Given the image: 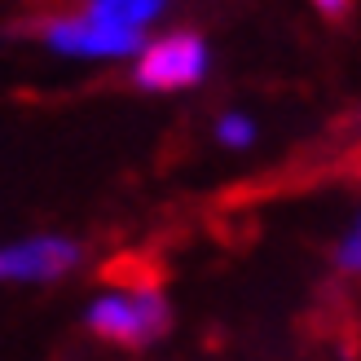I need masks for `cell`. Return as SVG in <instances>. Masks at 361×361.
Instances as JSON below:
<instances>
[{"label":"cell","instance_id":"obj_1","mask_svg":"<svg viewBox=\"0 0 361 361\" xmlns=\"http://www.w3.org/2000/svg\"><path fill=\"white\" fill-rule=\"evenodd\" d=\"M84 326L97 339H111L119 348H150L172 326V304L150 282L106 286V291L93 295V304L84 309Z\"/></svg>","mask_w":361,"mask_h":361},{"label":"cell","instance_id":"obj_2","mask_svg":"<svg viewBox=\"0 0 361 361\" xmlns=\"http://www.w3.org/2000/svg\"><path fill=\"white\" fill-rule=\"evenodd\" d=\"M35 40L58 58H75V62H123L133 58L146 40V31L119 27L111 18H102L93 9H75V13H49L35 23Z\"/></svg>","mask_w":361,"mask_h":361},{"label":"cell","instance_id":"obj_3","mask_svg":"<svg viewBox=\"0 0 361 361\" xmlns=\"http://www.w3.org/2000/svg\"><path fill=\"white\" fill-rule=\"evenodd\" d=\"M212 71V49L198 31H164L146 35L141 49L133 53V84L141 93H185L198 88Z\"/></svg>","mask_w":361,"mask_h":361},{"label":"cell","instance_id":"obj_4","mask_svg":"<svg viewBox=\"0 0 361 361\" xmlns=\"http://www.w3.org/2000/svg\"><path fill=\"white\" fill-rule=\"evenodd\" d=\"M80 264V243L62 233H31L0 247V282L9 286H49Z\"/></svg>","mask_w":361,"mask_h":361},{"label":"cell","instance_id":"obj_5","mask_svg":"<svg viewBox=\"0 0 361 361\" xmlns=\"http://www.w3.org/2000/svg\"><path fill=\"white\" fill-rule=\"evenodd\" d=\"M168 5L172 0H84V9L111 18L119 27H133V31H150L168 13Z\"/></svg>","mask_w":361,"mask_h":361},{"label":"cell","instance_id":"obj_6","mask_svg":"<svg viewBox=\"0 0 361 361\" xmlns=\"http://www.w3.org/2000/svg\"><path fill=\"white\" fill-rule=\"evenodd\" d=\"M216 141H221L225 150H247L251 141H256V119L243 115V111H225L216 119Z\"/></svg>","mask_w":361,"mask_h":361},{"label":"cell","instance_id":"obj_7","mask_svg":"<svg viewBox=\"0 0 361 361\" xmlns=\"http://www.w3.org/2000/svg\"><path fill=\"white\" fill-rule=\"evenodd\" d=\"M335 264L344 269V274H357L361 269V229H357V221L339 233V247H335Z\"/></svg>","mask_w":361,"mask_h":361},{"label":"cell","instance_id":"obj_8","mask_svg":"<svg viewBox=\"0 0 361 361\" xmlns=\"http://www.w3.org/2000/svg\"><path fill=\"white\" fill-rule=\"evenodd\" d=\"M353 5H357V0H313V9H317L322 18H331V23H339V18H344Z\"/></svg>","mask_w":361,"mask_h":361}]
</instances>
